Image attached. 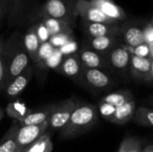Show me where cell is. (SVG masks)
<instances>
[{"label": "cell", "instance_id": "6da1fadb", "mask_svg": "<svg viewBox=\"0 0 153 152\" xmlns=\"http://www.w3.org/2000/svg\"><path fill=\"white\" fill-rule=\"evenodd\" d=\"M98 108L91 103H77L66 125L59 132L61 140L77 138L91 130L99 122Z\"/></svg>", "mask_w": 153, "mask_h": 152}, {"label": "cell", "instance_id": "7a4b0ae2", "mask_svg": "<svg viewBox=\"0 0 153 152\" xmlns=\"http://www.w3.org/2000/svg\"><path fill=\"white\" fill-rule=\"evenodd\" d=\"M79 0H44L32 14L30 25L45 18L63 21L73 27L76 25V5Z\"/></svg>", "mask_w": 153, "mask_h": 152}, {"label": "cell", "instance_id": "3957f363", "mask_svg": "<svg viewBox=\"0 0 153 152\" xmlns=\"http://www.w3.org/2000/svg\"><path fill=\"white\" fill-rule=\"evenodd\" d=\"M38 0H10L6 23L9 27L30 25L32 14L39 7Z\"/></svg>", "mask_w": 153, "mask_h": 152}, {"label": "cell", "instance_id": "277c9868", "mask_svg": "<svg viewBox=\"0 0 153 152\" xmlns=\"http://www.w3.org/2000/svg\"><path fill=\"white\" fill-rule=\"evenodd\" d=\"M83 86L94 91H105L114 86V79L105 70L82 69L79 81Z\"/></svg>", "mask_w": 153, "mask_h": 152}, {"label": "cell", "instance_id": "5b68a950", "mask_svg": "<svg viewBox=\"0 0 153 152\" xmlns=\"http://www.w3.org/2000/svg\"><path fill=\"white\" fill-rule=\"evenodd\" d=\"M77 101L70 98L55 104L53 112L48 119L49 129L53 131H61L68 123L71 116L77 107Z\"/></svg>", "mask_w": 153, "mask_h": 152}, {"label": "cell", "instance_id": "8992f818", "mask_svg": "<svg viewBox=\"0 0 153 152\" xmlns=\"http://www.w3.org/2000/svg\"><path fill=\"white\" fill-rule=\"evenodd\" d=\"M30 58L23 45V35H22L18 41L15 50L10 60L4 90L16 76L21 74L30 65Z\"/></svg>", "mask_w": 153, "mask_h": 152}, {"label": "cell", "instance_id": "52a82bcc", "mask_svg": "<svg viewBox=\"0 0 153 152\" xmlns=\"http://www.w3.org/2000/svg\"><path fill=\"white\" fill-rule=\"evenodd\" d=\"M146 23L142 22L139 20H127L121 23V39L125 44L134 48L143 43H145L144 39V27Z\"/></svg>", "mask_w": 153, "mask_h": 152}, {"label": "cell", "instance_id": "ba28073f", "mask_svg": "<svg viewBox=\"0 0 153 152\" xmlns=\"http://www.w3.org/2000/svg\"><path fill=\"white\" fill-rule=\"evenodd\" d=\"M49 130L48 121L41 125L20 126L17 133V152L39 141Z\"/></svg>", "mask_w": 153, "mask_h": 152}, {"label": "cell", "instance_id": "9c48e42d", "mask_svg": "<svg viewBox=\"0 0 153 152\" xmlns=\"http://www.w3.org/2000/svg\"><path fill=\"white\" fill-rule=\"evenodd\" d=\"M76 13L78 17H81L82 20L84 22L108 24L117 23L107 17L90 0H79L76 5Z\"/></svg>", "mask_w": 153, "mask_h": 152}, {"label": "cell", "instance_id": "30bf717a", "mask_svg": "<svg viewBox=\"0 0 153 152\" xmlns=\"http://www.w3.org/2000/svg\"><path fill=\"white\" fill-rule=\"evenodd\" d=\"M132 53L127 47L117 45L107 56L108 65L120 73L130 75V62Z\"/></svg>", "mask_w": 153, "mask_h": 152}, {"label": "cell", "instance_id": "8fae6325", "mask_svg": "<svg viewBox=\"0 0 153 152\" xmlns=\"http://www.w3.org/2000/svg\"><path fill=\"white\" fill-rule=\"evenodd\" d=\"M22 36V33L15 31L5 40L4 49L0 55V91L4 90L10 60Z\"/></svg>", "mask_w": 153, "mask_h": 152}, {"label": "cell", "instance_id": "7c38bea8", "mask_svg": "<svg viewBox=\"0 0 153 152\" xmlns=\"http://www.w3.org/2000/svg\"><path fill=\"white\" fill-rule=\"evenodd\" d=\"M82 29L86 38H96L104 36L119 37L121 35V23H99L82 22Z\"/></svg>", "mask_w": 153, "mask_h": 152}, {"label": "cell", "instance_id": "4fadbf2b", "mask_svg": "<svg viewBox=\"0 0 153 152\" xmlns=\"http://www.w3.org/2000/svg\"><path fill=\"white\" fill-rule=\"evenodd\" d=\"M78 55L82 65V69L105 70L109 66L106 56L101 55L84 45L78 51Z\"/></svg>", "mask_w": 153, "mask_h": 152}, {"label": "cell", "instance_id": "5bb4252c", "mask_svg": "<svg viewBox=\"0 0 153 152\" xmlns=\"http://www.w3.org/2000/svg\"><path fill=\"white\" fill-rule=\"evenodd\" d=\"M33 76V68L32 65H29L21 74L16 76L4 90L5 96L13 99L18 97L22 91L26 89L28 84L30 83V80Z\"/></svg>", "mask_w": 153, "mask_h": 152}, {"label": "cell", "instance_id": "9a60e30c", "mask_svg": "<svg viewBox=\"0 0 153 152\" xmlns=\"http://www.w3.org/2000/svg\"><path fill=\"white\" fill-rule=\"evenodd\" d=\"M58 71L65 76L75 82H79L82 73V65L78 52L65 56L58 66Z\"/></svg>", "mask_w": 153, "mask_h": 152}, {"label": "cell", "instance_id": "2e32d148", "mask_svg": "<svg viewBox=\"0 0 153 152\" xmlns=\"http://www.w3.org/2000/svg\"><path fill=\"white\" fill-rule=\"evenodd\" d=\"M120 40L121 38L113 36L86 38L83 45L101 55L107 56L114 47L119 45Z\"/></svg>", "mask_w": 153, "mask_h": 152}, {"label": "cell", "instance_id": "e0dca14e", "mask_svg": "<svg viewBox=\"0 0 153 152\" xmlns=\"http://www.w3.org/2000/svg\"><path fill=\"white\" fill-rule=\"evenodd\" d=\"M107 17L117 23H122L128 20L126 13L113 0H90Z\"/></svg>", "mask_w": 153, "mask_h": 152}, {"label": "cell", "instance_id": "ac0fdd59", "mask_svg": "<svg viewBox=\"0 0 153 152\" xmlns=\"http://www.w3.org/2000/svg\"><path fill=\"white\" fill-rule=\"evenodd\" d=\"M152 62V59L151 57L144 58L132 54L130 62L131 78L135 82H143L150 73Z\"/></svg>", "mask_w": 153, "mask_h": 152}, {"label": "cell", "instance_id": "d6986e66", "mask_svg": "<svg viewBox=\"0 0 153 152\" xmlns=\"http://www.w3.org/2000/svg\"><path fill=\"white\" fill-rule=\"evenodd\" d=\"M23 45L25 49L33 63H38L39 60V52L41 46V43L39 39L36 29V23L30 25L25 34L23 35Z\"/></svg>", "mask_w": 153, "mask_h": 152}, {"label": "cell", "instance_id": "ffe728a7", "mask_svg": "<svg viewBox=\"0 0 153 152\" xmlns=\"http://www.w3.org/2000/svg\"><path fill=\"white\" fill-rule=\"evenodd\" d=\"M55 104H49L46 105L35 111H30V114H28L23 119L18 122L20 126L24 125H41L45 122H48L53 109L55 108Z\"/></svg>", "mask_w": 153, "mask_h": 152}, {"label": "cell", "instance_id": "44dd1931", "mask_svg": "<svg viewBox=\"0 0 153 152\" xmlns=\"http://www.w3.org/2000/svg\"><path fill=\"white\" fill-rule=\"evenodd\" d=\"M136 108H137L134 99L126 102L123 106L117 108V111L110 120V123L117 125H124L127 124L129 121L133 120Z\"/></svg>", "mask_w": 153, "mask_h": 152}, {"label": "cell", "instance_id": "7402d4cb", "mask_svg": "<svg viewBox=\"0 0 153 152\" xmlns=\"http://www.w3.org/2000/svg\"><path fill=\"white\" fill-rule=\"evenodd\" d=\"M19 127L17 121L12 123L0 142V152H17V133Z\"/></svg>", "mask_w": 153, "mask_h": 152}, {"label": "cell", "instance_id": "603a6c76", "mask_svg": "<svg viewBox=\"0 0 153 152\" xmlns=\"http://www.w3.org/2000/svg\"><path fill=\"white\" fill-rule=\"evenodd\" d=\"M44 25L47 27L50 36H55L58 34H69L73 35V29L74 27L63 21L51 19V18H45L41 20Z\"/></svg>", "mask_w": 153, "mask_h": 152}, {"label": "cell", "instance_id": "cb8c5ba5", "mask_svg": "<svg viewBox=\"0 0 153 152\" xmlns=\"http://www.w3.org/2000/svg\"><path fill=\"white\" fill-rule=\"evenodd\" d=\"M134 99V95L131 90H117L114 92H110L104 96L100 101L108 103L116 108H119L126 104V102Z\"/></svg>", "mask_w": 153, "mask_h": 152}, {"label": "cell", "instance_id": "d4e9b609", "mask_svg": "<svg viewBox=\"0 0 153 152\" xmlns=\"http://www.w3.org/2000/svg\"><path fill=\"white\" fill-rule=\"evenodd\" d=\"M133 121L141 126L153 127V108L141 106L136 108Z\"/></svg>", "mask_w": 153, "mask_h": 152}, {"label": "cell", "instance_id": "484cf974", "mask_svg": "<svg viewBox=\"0 0 153 152\" xmlns=\"http://www.w3.org/2000/svg\"><path fill=\"white\" fill-rule=\"evenodd\" d=\"M53 150V143L50 134L47 133L39 141L30 146L22 150L19 152H51Z\"/></svg>", "mask_w": 153, "mask_h": 152}, {"label": "cell", "instance_id": "4316f807", "mask_svg": "<svg viewBox=\"0 0 153 152\" xmlns=\"http://www.w3.org/2000/svg\"><path fill=\"white\" fill-rule=\"evenodd\" d=\"M5 112L8 115V116L19 122L22 119H23L28 114H30V110L27 109L23 104L17 103V102H11L7 105Z\"/></svg>", "mask_w": 153, "mask_h": 152}, {"label": "cell", "instance_id": "83f0119b", "mask_svg": "<svg viewBox=\"0 0 153 152\" xmlns=\"http://www.w3.org/2000/svg\"><path fill=\"white\" fill-rule=\"evenodd\" d=\"M142 142L132 136H126L123 139L117 152H142Z\"/></svg>", "mask_w": 153, "mask_h": 152}, {"label": "cell", "instance_id": "f1b7e54d", "mask_svg": "<svg viewBox=\"0 0 153 152\" xmlns=\"http://www.w3.org/2000/svg\"><path fill=\"white\" fill-rule=\"evenodd\" d=\"M98 110H99V114L107 121L110 122V120L112 119V117L114 116L116 111H117V108L103 102V101H100L99 103V107H98Z\"/></svg>", "mask_w": 153, "mask_h": 152}, {"label": "cell", "instance_id": "f546056e", "mask_svg": "<svg viewBox=\"0 0 153 152\" xmlns=\"http://www.w3.org/2000/svg\"><path fill=\"white\" fill-rule=\"evenodd\" d=\"M73 39V35H69V34H58V35H55L50 37L49 39V43L56 48H61L62 47H64L65 44H67L69 41H71Z\"/></svg>", "mask_w": 153, "mask_h": 152}, {"label": "cell", "instance_id": "4dcf8cb0", "mask_svg": "<svg viewBox=\"0 0 153 152\" xmlns=\"http://www.w3.org/2000/svg\"><path fill=\"white\" fill-rule=\"evenodd\" d=\"M36 29H37V34H38L40 43L43 44V43L48 42L51 36H50L47 27L44 25V23L41 21L36 22Z\"/></svg>", "mask_w": 153, "mask_h": 152}, {"label": "cell", "instance_id": "1f68e13d", "mask_svg": "<svg viewBox=\"0 0 153 152\" xmlns=\"http://www.w3.org/2000/svg\"><path fill=\"white\" fill-rule=\"evenodd\" d=\"M132 54L135 55L140 57H144L148 58L151 57V49H150V45L147 43H143L134 48H132Z\"/></svg>", "mask_w": 153, "mask_h": 152}, {"label": "cell", "instance_id": "d6a6232c", "mask_svg": "<svg viewBox=\"0 0 153 152\" xmlns=\"http://www.w3.org/2000/svg\"><path fill=\"white\" fill-rule=\"evenodd\" d=\"M10 6V0H0V27L6 22L8 11Z\"/></svg>", "mask_w": 153, "mask_h": 152}, {"label": "cell", "instance_id": "836d02e7", "mask_svg": "<svg viewBox=\"0 0 153 152\" xmlns=\"http://www.w3.org/2000/svg\"><path fill=\"white\" fill-rule=\"evenodd\" d=\"M78 49V45L77 43L72 39L71 41H69L67 44H65L64 47H62L59 50L61 51V53L65 56H69V55H72V54H74V53H77Z\"/></svg>", "mask_w": 153, "mask_h": 152}, {"label": "cell", "instance_id": "e575fe53", "mask_svg": "<svg viewBox=\"0 0 153 152\" xmlns=\"http://www.w3.org/2000/svg\"><path fill=\"white\" fill-rule=\"evenodd\" d=\"M144 39L145 43L152 45L153 44V25L150 22H147V24L144 27Z\"/></svg>", "mask_w": 153, "mask_h": 152}, {"label": "cell", "instance_id": "d590c367", "mask_svg": "<svg viewBox=\"0 0 153 152\" xmlns=\"http://www.w3.org/2000/svg\"><path fill=\"white\" fill-rule=\"evenodd\" d=\"M145 83H149V84H152L153 83V60L152 62V66H151V70H150V73L148 74V76L146 77V79L144 80Z\"/></svg>", "mask_w": 153, "mask_h": 152}, {"label": "cell", "instance_id": "8d00e7d4", "mask_svg": "<svg viewBox=\"0 0 153 152\" xmlns=\"http://www.w3.org/2000/svg\"><path fill=\"white\" fill-rule=\"evenodd\" d=\"M4 44H5V40L4 39V36H0V55L4 49Z\"/></svg>", "mask_w": 153, "mask_h": 152}, {"label": "cell", "instance_id": "74e56055", "mask_svg": "<svg viewBox=\"0 0 153 152\" xmlns=\"http://www.w3.org/2000/svg\"><path fill=\"white\" fill-rule=\"evenodd\" d=\"M142 152H153V144H150L144 147Z\"/></svg>", "mask_w": 153, "mask_h": 152}, {"label": "cell", "instance_id": "f35d334b", "mask_svg": "<svg viewBox=\"0 0 153 152\" xmlns=\"http://www.w3.org/2000/svg\"><path fill=\"white\" fill-rule=\"evenodd\" d=\"M147 103H148L150 106L153 107V95L152 96H151V97L148 99V100H147Z\"/></svg>", "mask_w": 153, "mask_h": 152}, {"label": "cell", "instance_id": "ab89813d", "mask_svg": "<svg viewBox=\"0 0 153 152\" xmlns=\"http://www.w3.org/2000/svg\"><path fill=\"white\" fill-rule=\"evenodd\" d=\"M4 116V109L2 108H0V122L3 119Z\"/></svg>", "mask_w": 153, "mask_h": 152}, {"label": "cell", "instance_id": "60d3db41", "mask_svg": "<svg viewBox=\"0 0 153 152\" xmlns=\"http://www.w3.org/2000/svg\"><path fill=\"white\" fill-rule=\"evenodd\" d=\"M150 49H151V58L153 60V44L150 45Z\"/></svg>", "mask_w": 153, "mask_h": 152}, {"label": "cell", "instance_id": "b9f144b4", "mask_svg": "<svg viewBox=\"0 0 153 152\" xmlns=\"http://www.w3.org/2000/svg\"><path fill=\"white\" fill-rule=\"evenodd\" d=\"M151 23L153 25V16H152V21H151Z\"/></svg>", "mask_w": 153, "mask_h": 152}]
</instances>
